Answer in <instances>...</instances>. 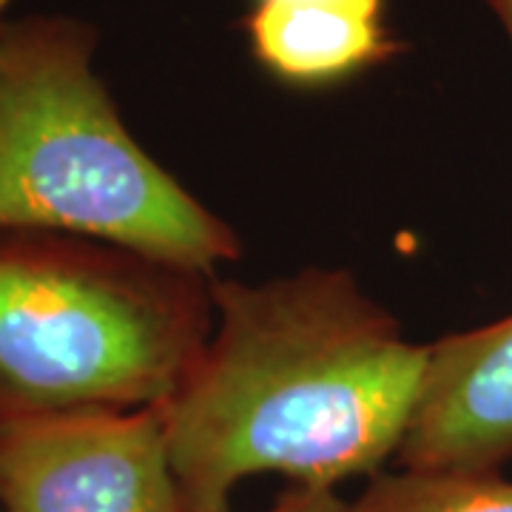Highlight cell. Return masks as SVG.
<instances>
[{"mask_svg": "<svg viewBox=\"0 0 512 512\" xmlns=\"http://www.w3.org/2000/svg\"><path fill=\"white\" fill-rule=\"evenodd\" d=\"M487 3V9L493 12L495 20L501 23V29L507 32L512 43V0H484Z\"/></svg>", "mask_w": 512, "mask_h": 512, "instance_id": "cell-9", "label": "cell"}, {"mask_svg": "<svg viewBox=\"0 0 512 512\" xmlns=\"http://www.w3.org/2000/svg\"><path fill=\"white\" fill-rule=\"evenodd\" d=\"M208 279L100 239L0 231V421L168 402L214 330Z\"/></svg>", "mask_w": 512, "mask_h": 512, "instance_id": "cell-3", "label": "cell"}, {"mask_svg": "<svg viewBox=\"0 0 512 512\" xmlns=\"http://www.w3.org/2000/svg\"><path fill=\"white\" fill-rule=\"evenodd\" d=\"M348 501H342L330 487H299L293 484L288 493L265 512H345Z\"/></svg>", "mask_w": 512, "mask_h": 512, "instance_id": "cell-8", "label": "cell"}, {"mask_svg": "<svg viewBox=\"0 0 512 512\" xmlns=\"http://www.w3.org/2000/svg\"><path fill=\"white\" fill-rule=\"evenodd\" d=\"M97 46L74 15L3 26L0 231L100 239L211 276L242 242L134 140L97 74Z\"/></svg>", "mask_w": 512, "mask_h": 512, "instance_id": "cell-2", "label": "cell"}, {"mask_svg": "<svg viewBox=\"0 0 512 512\" xmlns=\"http://www.w3.org/2000/svg\"><path fill=\"white\" fill-rule=\"evenodd\" d=\"M3 512H185L163 404L0 421Z\"/></svg>", "mask_w": 512, "mask_h": 512, "instance_id": "cell-4", "label": "cell"}, {"mask_svg": "<svg viewBox=\"0 0 512 512\" xmlns=\"http://www.w3.org/2000/svg\"><path fill=\"white\" fill-rule=\"evenodd\" d=\"M0 512H3V510H0Z\"/></svg>", "mask_w": 512, "mask_h": 512, "instance_id": "cell-11", "label": "cell"}, {"mask_svg": "<svg viewBox=\"0 0 512 512\" xmlns=\"http://www.w3.org/2000/svg\"><path fill=\"white\" fill-rule=\"evenodd\" d=\"M9 6H12V0H0V32L9 23Z\"/></svg>", "mask_w": 512, "mask_h": 512, "instance_id": "cell-10", "label": "cell"}, {"mask_svg": "<svg viewBox=\"0 0 512 512\" xmlns=\"http://www.w3.org/2000/svg\"><path fill=\"white\" fill-rule=\"evenodd\" d=\"M214 330L163 404L185 512H228L239 481L299 487L379 476L399 456L427 370L348 271L211 279Z\"/></svg>", "mask_w": 512, "mask_h": 512, "instance_id": "cell-1", "label": "cell"}, {"mask_svg": "<svg viewBox=\"0 0 512 512\" xmlns=\"http://www.w3.org/2000/svg\"><path fill=\"white\" fill-rule=\"evenodd\" d=\"M402 470L501 473L512 461V313L427 345Z\"/></svg>", "mask_w": 512, "mask_h": 512, "instance_id": "cell-5", "label": "cell"}, {"mask_svg": "<svg viewBox=\"0 0 512 512\" xmlns=\"http://www.w3.org/2000/svg\"><path fill=\"white\" fill-rule=\"evenodd\" d=\"M242 29L256 63L299 89L350 80L402 49L384 0H254Z\"/></svg>", "mask_w": 512, "mask_h": 512, "instance_id": "cell-6", "label": "cell"}, {"mask_svg": "<svg viewBox=\"0 0 512 512\" xmlns=\"http://www.w3.org/2000/svg\"><path fill=\"white\" fill-rule=\"evenodd\" d=\"M345 512H512V481L501 473H379Z\"/></svg>", "mask_w": 512, "mask_h": 512, "instance_id": "cell-7", "label": "cell"}]
</instances>
